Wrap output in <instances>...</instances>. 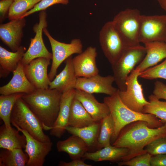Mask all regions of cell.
Segmentation results:
<instances>
[{
    "instance_id": "6da1fadb",
    "label": "cell",
    "mask_w": 166,
    "mask_h": 166,
    "mask_svg": "<svg viewBox=\"0 0 166 166\" xmlns=\"http://www.w3.org/2000/svg\"><path fill=\"white\" fill-rule=\"evenodd\" d=\"M166 136V122L157 128L150 127L145 121H139L131 123L121 130L112 145L128 148L131 158L147 152L145 147L154 140Z\"/></svg>"
},
{
    "instance_id": "7a4b0ae2",
    "label": "cell",
    "mask_w": 166,
    "mask_h": 166,
    "mask_svg": "<svg viewBox=\"0 0 166 166\" xmlns=\"http://www.w3.org/2000/svg\"><path fill=\"white\" fill-rule=\"evenodd\" d=\"M62 93L55 89H35L22 97L40 120L44 130H50L57 119Z\"/></svg>"
},
{
    "instance_id": "3957f363",
    "label": "cell",
    "mask_w": 166,
    "mask_h": 166,
    "mask_svg": "<svg viewBox=\"0 0 166 166\" xmlns=\"http://www.w3.org/2000/svg\"><path fill=\"white\" fill-rule=\"evenodd\" d=\"M103 102L108 106L114 123L113 132L111 139L112 144L116 140L122 128L132 122L144 121L152 128L159 127L165 123L153 115L136 112L128 108L121 100L118 89L114 94L105 97Z\"/></svg>"
},
{
    "instance_id": "277c9868",
    "label": "cell",
    "mask_w": 166,
    "mask_h": 166,
    "mask_svg": "<svg viewBox=\"0 0 166 166\" xmlns=\"http://www.w3.org/2000/svg\"><path fill=\"white\" fill-rule=\"evenodd\" d=\"M10 122L14 126L26 131L38 140L45 142L51 141L49 137L43 132L40 120L22 97L17 100L13 108Z\"/></svg>"
},
{
    "instance_id": "5b68a950",
    "label": "cell",
    "mask_w": 166,
    "mask_h": 166,
    "mask_svg": "<svg viewBox=\"0 0 166 166\" xmlns=\"http://www.w3.org/2000/svg\"><path fill=\"white\" fill-rule=\"evenodd\" d=\"M146 53L144 46L140 45L127 48L119 59L111 65L115 81L120 91L126 89L127 77L144 58Z\"/></svg>"
},
{
    "instance_id": "8992f818",
    "label": "cell",
    "mask_w": 166,
    "mask_h": 166,
    "mask_svg": "<svg viewBox=\"0 0 166 166\" xmlns=\"http://www.w3.org/2000/svg\"><path fill=\"white\" fill-rule=\"evenodd\" d=\"M141 15L137 9L127 8L117 13L112 21L116 28L129 47L140 45L138 36Z\"/></svg>"
},
{
    "instance_id": "52a82bcc",
    "label": "cell",
    "mask_w": 166,
    "mask_h": 166,
    "mask_svg": "<svg viewBox=\"0 0 166 166\" xmlns=\"http://www.w3.org/2000/svg\"><path fill=\"white\" fill-rule=\"evenodd\" d=\"M103 53L111 65L115 63L129 47L116 28L112 21L105 23L99 34Z\"/></svg>"
},
{
    "instance_id": "ba28073f",
    "label": "cell",
    "mask_w": 166,
    "mask_h": 166,
    "mask_svg": "<svg viewBox=\"0 0 166 166\" xmlns=\"http://www.w3.org/2000/svg\"><path fill=\"white\" fill-rule=\"evenodd\" d=\"M43 32L50 42L52 50V63L48 77L51 81L56 75L59 66L67 58L74 54H80L83 51V45L80 39H72L69 43L60 42L54 39L50 34L46 27L43 29Z\"/></svg>"
},
{
    "instance_id": "9c48e42d",
    "label": "cell",
    "mask_w": 166,
    "mask_h": 166,
    "mask_svg": "<svg viewBox=\"0 0 166 166\" xmlns=\"http://www.w3.org/2000/svg\"><path fill=\"white\" fill-rule=\"evenodd\" d=\"M140 72L134 69L126 80V89H119V95L123 103L128 108L136 112L144 113V107L149 102L144 97L142 85L138 81Z\"/></svg>"
},
{
    "instance_id": "30bf717a",
    "label": "cell",
    "mask_w": 166,
    "mask_h": 166,
    "mask_svg": "<svg viewBox=\"0 0 166 166\" xmlns=\"http://www.w3.org/2000/svg\"><path fill=\"white\" fill-rule=\"evenodd\" d=\"M140 43L165 42L166 15H141L138 36Z\"/></svg>"
},
{
    "instance_id": "8fae6325",
    "label": "cell",
    "mask_w": 166,
    "mask_h": 166,
    "mask_svg": "<svg viewBox=\"0 0 166 166\" xmlns=\"http://www.w3.org/2000/svg\"><path fill=\"white\" fill-rule=\"evenodd\" d=\"M47 14L45 10L40 11L39 22L33 27L35 35L30 39L28 49L25 53L21 62L23 65L28 64L31 61L38 57H44L52 59V54L46 47L43 39V29L47 27Z\"/></svg>"
},
{
    "instance_id": "7c38bea8",
    "label": "cell",
    "mask_w": 166,
    "mask_h": 166,
    "mask_svg": "<svg viewBox=\"0 0 166 166\" xmlns=\"http://www.w3.org/2000/svg\"><path fill=\"white\" fill-rule=\"evenodd\" d=\"M113 76H102L99 74L88 77H77L75 89L88 93H103L109 96L115 94L118 89L113 86Z\"/></svg>"
},
{
    "instance_id": "4fadbf2b",
    "label": "cell",
    "mask_w": 166,
    "mask_h": 166,
    "mask_svg": "<svg viewBox=\"0 0 166 166\" xmlns=\"http://www.w3.org/2000/svg\"><path fill=\"white\" fill-rule=\"evenodd\" d=\"M25 135L26 139L25 152L28 155L29 159L26 166H42L45 158L52 149L51 141L43 142L31 136L26 130L18 126L15 127Z\"/></svg>"
},
{
    "instance_id": "5bb4252c",
    "label": "cell",
    "mask_w": 166,
    "mask_h": 166,
    "mask_svg": "<svg viewBox=\"0 0 166 166\" xmlns=\"http://www.w3.org/2000/svg\"><path fill=\"white\" fill-rule=\"evenodd\" d=\"M51 59L44 57L37 58L23 65L27 78L36 89H48L51 82L47 69Z\"/></svg>"
},
{
    "instance_id": "9a60e30c",
    "label": "cell",
    "mask_w": 166,
    "mask_h": 166,
    "mask_svg": "<svg viewBox=\"0 0 166 166\" xmlns=\"http://www.w3.org/2000/svg\"><path fill=\"white\" fill-rule=\"evenodd\" d=\"M26 22L24 18L0 24V39L13 52L17 51L21 46L23 36V29Z\"/></svg>"
},
{
    "instance_id": "2e32d148",
    "label": "cell",
    "mask_w": 166,
    "mask_h": 166,
    "mask_svg": "<svg viewBox=\"0 0 166 166\" xmlns=\"http://www.w3.org/2000/svg\"><path fill=\"white\" fill-rule=\"evenodd\" d=\"M97 54L96 48L90 46L72 58V63L77 77H90L99 74L96 63Z\"/></svg>"
},
{
    "instance_id": "e0dca14e",
    "label": "cell",
    "mask_w": 166,
    "mask_h": 166,
    "mask_svg": "<svg viewBox=\"0 0 166 166\" xmlns=\"http://www.w3.org/2000/svg\"><path fill=\"white\" fill-rule=\"evenodd\" d=\"M75 89H73L62 93L58 114L53 126L50 130V135L60 138L66 131L71 105L75 96Z\"/></svg>"
},
{
    "instance_id": "ac0fdd59",
    "label": "cell",
    "mask_w": 166,
    "mask_h": 166,
    "mask_svg": "<svg viewBox=\"0 0 166 166\" xmlns=\"http://www.w3.org/2000/svg\"><path fill=\"white\" fill-rule=\"evenodd\" d=\"M82 158L95 162L109 161L118 162L129 160L131 156L128 148L118 147L110 144L94 152H87Z\"/></svg>"
},
{
    "instance_id": "d6986e66",
    "label": "cell",
    "mask_w": 166,
    "mask_h": 166,
    "mask_svg": "<svg viewBox=\"0 0 166 166\" xmlns=\"http://www.w3.org/2000/svg\"><path fill=\"white\" fill-rule=\"evenodd\" d=\"M23 65L20 61L13 72V76L6 85L0 87V94L3 95L16 93H30L36 89L25 74Z\"/></svg>"
},
{
    "instance_id": "ffe728a7",
    "label": "cell",
    "mask_w": 166,
    "mask_h": 166,
    "mask_svg": "<svg viewBox=\"0 0 166 166\" xmlns=\"http://www.w3.org/2000/svg\"><path fill=\"white\" fill-rule=\"evenodd\" d=\"M75 97L81 103L95 122H101L110 114L108 105L98 101L93 94L75 89Z\"/></svg>"
},
{
    "instance_id": "44dd1931",
    "label": "cell",
    "mask_w": 166,
    "mask_h": 166,
    "mask_svg": "<svg viewBox=\"0 0 166 166\" xmlns=\"http://www.w3.org/2000/svg\"><path fill=\"white\" fill-rule=\"evenodd\" d=\"M72 60L71 56L65 61V67L51 81L49 89H55L62 93L75 89L77 77L75 74Z\"/></svg>"
},
{
    "instance_id": "7402d4cb",
    "label": "cell",
    "mask_w": 166,
    "mask_h": 166,
    "mask_svg": "<svg viewBox=\"0 0 166 166\" xmlns=\"http://www.w3.org/2000/svg\"><path fill=\"white\" fill-rule=\"evenodd\" d=\"M146 55L135 69L140 73L154 66L166 58V42H155L144 44Z\"/></svg>"
},
{
    "instance_id": "603a6c76",
    "label": "cell",
    "mask_w": 166,
    "mask_h": 166,
    "mask_svg": "<svg viewBox=\"0 0 166 166\" xmlns=\"http://www.w3.org/2000/svg\"><path fill=\"white\" fill-rule=\"evenodd\" d=\"M65 140L58 141L56 148L59 152H65L72 160L82 159L89 149L86 143L80 137L72 135Z\"/></svg>"
},
{
    "instance_id": "cb8c5ba5",
    "label": "cell",
    "mask_w": 166,
    "mask_h": 166,
    "mask_svg": "<svg viewBox=\"0 0 166 166\" xmlns=\"http://www.w3.org/2000/svg\"><path fill=\"white\" fill-rule=\"evenodd\" d=\"M26 49L21 45L15 52H10L0 46V77L5 78L13 72L21 61Z\"/></svg>"
},
{
    "instance_id": "d4e9b609",
    "label": "cell",
    "mask_w": 166,
    "mask_h": 166,
    "mask_svg": "<svg viewBox=\"0 0 166 166\" xmlns=\"http://www.w3.org/2000/svg\"><path fill=\"white\" fill-rule=\"evenodd\" d=\"M20 132L12 127L8 129L4 124L2 125L0 127V148L7 149L25 148L26 138L23 134H20Z\"/></svg>"
},
{
    "instance_id": "484cf974",
    "label": "cell",
    "mask_w": 166,
    "mask_h": 166,
    "mask_svg": "<svg viewBox=\"0 0 166 166\" xmlns=\"http://www.w3.org/2000/svg\"><path fill=\"white\" fill-rule=\"evenodd\" d=\"M95 122L81 102L74 97L71 105L68 126L81 128Z\"/></svg>"
},
{
    "instance_id": "4316f807",
    "label": "cell",
    "mask_w": 166,
    "mask_h": 166,
    "mask_svg": "<svg viewBox=\"0 0 166 166\" xmlns=\"http://www.w3.org/2000/svg\"><path fill=\"white\" fill-rule=\"evenodd\" d=\"M101 125V122H95L89 125L81 128L68 126L66 130L70 134L81 138L90 149L96 147Z\"/></svg>"
},
{
    "instance_id": "83f0119b",
    "label": "cell",
    "mask_w": 166,
    "mask_h": 166,
    "mask_svg": "<svg viewBox=\"0 0 166 166\" xmlns=\"http://www.w3.org/2000/svg\"><path fill=\"white\" fill-rule=\"evenodd\" d=\"M28 159L22 149H2L0 152V166H26Z\"/></svg>"
},
{
    "instance_id": "f1b7e54d",
    "label": "cell",
    "mask_w": 166,
    "mask_h": 166,
    "mask_svg": "<svg viewBox=\"0 0 166 166\" xmlns=\"http://www.w3.org/2000/svg\"><path fill=\"white\" fill-rule=\"evenodd\" d=\"M25 94L16 93L0 96V117L8 129L12 128L10 117L13 108L17 100Z\"/></svg>"
},
{
    "instance_id": "f546056e",
    "label": "cell",
    "mask_w": 166,
    "mask_h": 166,
    "mask_svg": "<svg viewBox=\"0 0 166 166\" xmlns=\"http://www.w3.org/2000/svg\"><path fill=\"white\" fill-rule=\"evenodd\" d=\"M114 123L110 114L101 121V125L96 148L100 149L111 144L113 132Z\"/></svg>"
},
{
    "instance_id": "4dcf8cb0",
    "label": "cell",
    "mask_w": 166,
    "mask_h": 166,
    "mask_svg": "<svg viewBox=\"0 0 166 166\" xmlns=\"http://www.w3.org/2000/svg\"><path fill=\"white\" fill-rule=\"evenodd\" d=\"M41 0H14L9 13L8 18L11 20L21 18Z\"/></svg>"
},
{
    "instance_id": "1f68e13d",
    "label": "cell",
    "mask_w": 166,
    "mask_h": 166,
    "mask_svg": "<svg viewBox=\"0 0 166 166\" xmlns=\"http://www.w3.org/2000/svg\"><path fill=\"white\" fill-rule=\"evenodd\" d=\"M149 103L144 107V113L153 115L164 123L166 122V101H162L154 94L148 97Z\"/></svg>"
},
{
    "instance_id": "d6a6232c",
    "label": "cell",
    "mask_w": 166,
    "mask_h": 166,
    "mask_svg": "<svg viewBox=\"0 0 166 166\" xmlns=\"http://www.w3.org/2000/svg\"><path fill=\"white\" fill-rule=\"evenodd\" d=\"M139 77L149 80L157 78L166 80V58L161 63L140 72Z\"/></svg>"
},
{
    "instance_id": "836d02e7",
    "label": "cell",
    "mask_w": 166,
    "mask_h": 166,
    "mask_svg": "<svg viewBox=\"0 0 166 166\" xmlns=\"http://www.w3.org/2000/svg\"><path fill=\"white\" fill-rule=\"evenodd\" d=\"M144 150L152 156L166 154V136L152 141L145 147Z\"/></svg>"
},
{
    "instance_id": "e575fe53",
    "label": "cell",
    "mask_w": 166,
    "mask_h": 166,
    "mask_svg": "<svg viewBox=\"0 0 166 166\" xmlns=\"http://www.w3.org/2000/svg\"><path fill=\"white\" fill-rule=\"evenodd\" d=\"M152 155L145 152L137 155L128 160L118 162V166H151Z\"/></svg>"
},
{
    "instance_id": "d590c367",
    "label": "cell",
    "mask_w": 166,
    "mask_h": 166,
    "mask_svg": "<svg viewBox=\"0 0 166 166\" xmlns=\"http://www.w3.org/2000/svg\"><path fill=\"white\" fill-rule=\"evenodd\" d=\"M69 0H41L21 18H25L39 11L45 10L47 8L53 5L56 4L66 5L69 3Z\"/></svg>"
},
{
    "instance_id": "8d00e7d4",
    "label": "cell",
    "mask_w": 166,
    "mask_h": 166,
    "mask_svg": "<svg viewBox=\"0 0 166 166\" xmlns=\"http://www.w3.org/2000/svg\"><path fill=\"white\" fill-rule=\"evenodd\" d=\"M153 94L159 99L166 100V85L161 81H156L154 83Z\"/></svg>"
},
{
    "instance_id": "74e56055",
    "label": "cell",
    "mask_w": 166,
    "mask_h": 166,
    "mask_svg": "<svg viewBox=\"0 0 166 166\" xmlns=\"http://www.w3.org/2000/svg\"><path fill=\"white\" fill-rule=\"evenodd\" d=\"M14 0H0V22L8 18L10 7Z\"/></svg>"
},
{
    "instance_id": "f35d334b",
    "label": "cell",
    "mask_w": 166,
    "mask_h": 166,
    "mask_svg": "<svg viewBox=\"0 0 166 166\" xmlns=\"http://www.w3.org/2000/svg\"><path fill=\"white\" fill-rule=\"evenodd\" d=\"M150 164L151 166H166V154L152 156Z\"/></svg>"
},
{
    "instance_id": "ab89813d",
    "label": "cell",
    "mask_w": 166,
    "mask_h": 166,
    "mask_svg": "<svg viewBox=\"0 0 166 166\" xmlns=\"http://www.w3.org/2000/svg\"><path fill=\"white\" fill-rule=\"evenodd\" d=\"M59 166H91L92 165L87 164L81 159L73 160L71 161L66 162L61 161L59 162Z\"/></svg>"
},
{
    "instance_id": "60d3db41",
    "label": "cell",
    "mask_w": 166,
    "mask_h": 166,
    "mask_svg": "<svg viewBox=\"0 0 166 166\" xmlns=\"http://www.w3.org/2000/svg\"><path fill=\"white\" fill-rule=\"evenodd\" d=\"M161 8L166 12V0H156Z\"/></svg>"
},
{
    "instance_id": "b9f144b4",
    "label": "cell",
    "mask_w": 166,
    "mask_h": 166,
    "mask_svg": "<svg viewBox=\"0 0 166 166\" xmlns=\"http://www.w3.org/2000/svg\"><path fill=\"white\" fill-rule=\"evenodd\" d=\"M165 42H166V41H165Z\"/></svg>"
}]
</instances>
